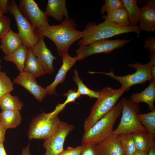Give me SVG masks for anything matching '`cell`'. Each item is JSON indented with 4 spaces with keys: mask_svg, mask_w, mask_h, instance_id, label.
Listing matches in <instances>:
<instances>
[{
    "mask_svg": "<svg viewBox=\"0 0 155 155\" xmlns=\"http://www.w3.org/2000/svg\"><path fill=\"white\" fill-rule=\"evenodd\" d=\"M127 13L130 25L137 26L140 10L135 0H122Z\"/></svg>",
    "mask_w": 155,
    "mask_h": 155,
    "instance_id": "26",
    "label": "cell"
},
{
    "mask_svg": "<svg viewBox=\"0 0 155 155\" xmlns=\"http://www.w3.org/2000/svg\"><path fill=\"white\" fill-rule=\"evenodd\" d=\"M61 57L62 65L56 74L54 81L45 87L47 94L49 95L57 94L55 91L56 87L59 84L64 82L67 72L77 61L76 57H71L68 53L63 55Z\"/></svg>",
    "mask_w": 155,
    "mask_h": 155,
    "instance_id": "15",
    "label": "cell"
},
{
    "mask_svg": "<svg viewBox=\"0 0 155 155\" xmlns=\"http://www.w3.org/2000/svg\"><path fill=\"white\" fill-rule=\"evenodd\" d=\"M28 49L23 44L12 53L5 55L3 59L6 61L14 63L20 72L24 71Z\"/></svg>",
    "mask_w": 155,
    "mask_h": 155,
    "instance_id": "22",
    "label": "cell"
},
{
    "mask_svg": "<svg viewBox=\"0 0 155 155\" xmlns=\"http://www.w3.org/2000/svg\"><path fill=\"white\" fill-rule=\"evenodd\" d=\"M23 71L31 74L36 78L48 73L31 49L28 50Z\"/></svg>",
    "mask_w": 155,
    "mask_h": 155,
    "instance_id": "19",
    "label": "cell"
},
{
    "mask_svg": "<svg viewBox=\"0 0 155 155\" xmlns=\"http://www.w3.org/2000/svg\"><path fill=\"white\" fill-rule=\"evenodd\" d=\"M139 22L141 30L148 32L155 31V0L148 1L146 4L140 8Z\"/></svg>",
    "mask_w": 155,
    "mask_h": 155,
    "instance_id": "14",
    "label": "cell"
},
{
    "mask_svg": "<svg viewBox=\"0 0 155 155\" xmlns=\"http://www.w3.org/2000/svg\"><path fill=\"white\" fill-rule=\"evenodd\" d=\"M44 38V36H41L31 50L39 60L47 73L51 74L54 71L53 61L57 58L52 55L46 46Z\"/></svg>",
    "mask_w": 155,
    "mask_h": 155,
    "instance_id": "13",
    "label": "cell"
},
{
    "mask_svg": "<svg viewBox=\"0 0 155 155\" xmlns=\"http://www.w3.org/2000/svg\"><path fill=\"white\" fill-rule=\"evenodd\" d=\"M58 115L52 112L42 113L35 117L30 123L28 133V139L45 140L49 137L61 124Z\"/></svg>",
    "mask_w": 155,
    "mask_h": 155,
    "instance_id": "7",
    "label": "cell"
},
{
    "mask_svg": "<svg viewBox=\"0 0 155 155\" xmlns=\"http://www.w3.org/2000/svg\"><path fill=\"white\" fill-rule=\"evenodd\" d=\"M11 20L7 16H0V39L3 38L11 29Z\"/></svg>",
    "mask_w": 155,
    "mask_h": 155,
    "instance_id": "33",
    "label": "cell"
},
{
    "mask_svg": "<svg viewBox=\"0 0 155 155\" xmlns=\"http://www.w3.org/2000/svg\"><path fill=\"white\" fill-rule=\"evenodd\" d=\"M107 13L106 15L102 16L103 19L123 26L130 25L127 13L124 7L109 11Z\"/></svg>",
    "mask_w": 155,
    "mask_h": 155,
    "instance_id": "24",
    "label": "cell"
},
{
    "mask_svg": "<svg viewBox=\"0 0 155 155\" xmlns=\"http://www.w3.org/2000/svg\"><path fill=\"white\" fill-rule=\"evenodd\" d=\"M8 12L14 17L22 44L31 49L42 36L21 13L15 1H9Z\"/></svg>",
    "mask_w": 155,
    "mask_h": 155,
    "instance_id": "8",
    "label": "cell"
},
{
    "mask_svg": "<svg viewBox=\"0 0 155 155\" xmlns=\"http://www.w3.org/2000/svg\"><path fill=\"white\" fill-rule=\"evenodd\" d=\"M7 130L0 122V143H3L5 140V135Z\"/></svg>",
    "mask_w": 155,
    "mask_h": 155,
    "instance_id": "37",
    "label": "cell"
},
{
    "mask_svg": "<svg viewBox=\"0 0 155 155\" xmlns=\"http://www.w3.org/2000/svg\"><path fill=\"white\" fill-rule=\"evenodd\" d=\"M127 91L121 88L114 89L110 86L104 87L100 91V96L92 108L84 125V132L107 114L114 107L120 97Z\"/></svg>",
    "mask_w": 155,
    "mask_h": 155,
    "instance_id": "3",
    "label": "cell"
},
{
    "mask_svg": "<svg viewBox=\"0 0 155 155\" xmlns=\"http://www.w3.org/2000/svg\"><path fill=\"white\" fill-rule=\"evenodd\" d=\"M23 103L18 96L7 94L0 98V108L3 110L18 111L22 110Z\"/></svg>",
    "mask_w": 155,
    "mask_h": 155,
    "instance_id": "25",
    "label": "cell"
},
{
    "mask_svg": "<svg viewBox=\"0 0 155 155\" xmlns=\"http://www.w3.org/2000/svg\"><path fill=\"white\" fill-rule=\"evenodd\" d=\"M148 152L147 155H155L154 148H150Z\"/></svg>",
    "mask_w": 155,
    "mask_h": 155,
    "instance_id": "43",
    "label": "cell"
},
{
    "mask_svg": "<svg viewBox=\"0 0 155 155\" xmlns=\"http://www.w3.org/2000/svg\"><path fill=\"white\" fill-rule=\"evenodd\" d=\"M13 83L22 86L39 102H42L48 94L46 88L39 85L36 78L27 72L24 71L20 72L13 79Z\"/></svg>",
    "mask_w": 155,
    "mask_h": 155,
    "instance_id": "12",
    "label": "cell"
},
{
    "mask_svg": "<svg viewBox=\"0 0 155 155\" xmlns=\"http://www.w3.org/2000/svg\"><path fill=\"white\" fill-rule=\"evenodd\" d=\"M99 155H125L117 135L112 134L96 145Z\"/></svg>",
    "mask_w": 155,
    "mask_h": 155,
    "instance_id": "16",
    "label": "cell"
},
{
    "mask_svg": "<svg viewBox=\"0 0 155 155\" xmlns=\"http://www.w3.org/2000/svg\"><path fill=\"white\" fill-rule=\"evenodd\" d=\"M141 30L139 26H123L107 20L98 24L90 23L82 31V37L79 41L78 44L80 46H85L98 40L130 32L136 33L139 36Z\"/></svg>",
    "mask_w": 155,
    "mask_h": 155,
    "instance_id": "2",
    "label": "cell"
},
{
    "mask_svg": "<svg viewBox=\"0 0 155 155\" xmlns=\"http://www.w3.org/2000/svg\"><path fill=\"white\" fill-rule=\"evenodd\" d=\"M74 128L73 125L62 121L55 131L43 142V146L46 150L44 155H59L64 150L67 136Z\"/></svg>",
    "mask_w": 155,
    "mask_h": 155,
    "instance_id": "10",
    "label": "cell"
},
{
    "mask_svg": "<svg viewBox=\"0 0 155 155\" xmlns=\"http://www.w3.org/2000/svg\"><path fill=\"white\" fill-rule=\"evenodd\" d=\"M0 113H1V112H0Z\"/></svg>",
    "mask_w": 155,
    "mask_h": 155,
    "instance_id": "47",
    "label": "cell"
},
{
    "mask_svg": "<svg viewBox=\"0 0 155 155\" xmlns=\"http://www.w3.org/2000/svg\"><path fill=\"white\" fill-rule=\"evenodd\" d=\"M0 155H7L4 148L3 143H0Z\"/></svg>",
    "mask_w": 155,
    "mask_h": 155,
    "instance_id": "40",
    "label": "cell"
},
{
    "mask_svg": "<svg viewBox=\"0 0 155 155\" xmlns=\"http://www.w3.org/2000/svg\"><path fill=\"white\" fill-rule=\"evenodd\" d=\"M137 151L148 152L150 148H155L154 138L147 131L131 133Z\"/></svg>",
    "mask_w": 155,
    "mask_h": 155,
    "instance_id": "20",
    "label": "cell"
},
{
    "mask_svg": "<svg viewBox=\"0 0 155 155\" xmlns=\"http://www.w3.org/2000/svg\"><path fill=\"white\" fill-rule=\"evenodd\" d=\"M130 99L137 104L140 102L145 103L148 104L150 110L151 111L155 110L154 102L155 100V80L150 81L148 86L142 92L133 94Z\"/></svg>",
    "mask_w": 155,
    "mask_h": 155,
    "instance_id": "18",
    "label": "cell"
},
{
    "mask_svg": "<svg viewBox=\"0 0 155 155\" xmlns=\"http://www.w3.org/2000/svg\"><path fill=\"white\" fill-rule=\"evenodd\" d=\"M122 110V104L120 100L109 112L84 132L82 142L97 144L112 134L114 125L121 114Z\"/></svg>",
    "mask_w": 155,
    "mask_h": 155,
    "instance_id": "4",
    "label": "cell"
},
{
    "mask_svg": "<svg viewBox=\"0 0 155 155\" xmlns=\"http://www.w3.org/2000/svg\"><path fill=\"white\" fill-rule=\"evenodd\" d=\"M2 63V61L1 59L0 58V63Z\"/></svg>",
    "mask_w": 155,
    "mask_h": 155,
    "instance_id": "45",
    "label": "cell"
},
{
    "mask_svg": "<svg viewBox=\"0 0 155 155\" xmlns=\"http://www.w3.org/2000/svg\"><path fill=\"white\" fill-rule=\"evenodd\" d=\"M131 40L102 39L95 41L85 46H80L75 51L77 61H82L91 55L104 53L108 54L115 49L124 46Z\"/></svg>",
    "mask_w": 155,
    "mask_h": 155,
    "instance_id": "9",
    "label": "cell"
},
{
    "mask_svg": "<svg viewBox=\"0 0 155 155\" xmlns=\"http://www.w3.org/2000/svg\"><path fill=\"white\" fill-rule=\"evenodd\" d=\"M12 82L6 73L0 71V98L13 90Z\"/></svg>",
    "mask_w": 155,
    "mask_h": 155,
    "instance_id": "31",
    "label": "cell"
},
{
    "mask_svg": "<svg viewBox=\"0 0 155 155\" xmlns=\"http://www.w3.org/2000/svg\"><path fill=\"white\" fill-rule=\"evenodd\" d=\"M18 8L31 25L37 29L49 24L47 16L34 0H20Z\"/></svg>",
    "mask_w": 155,
    "mask_h": 155,
    "instance_id": "11",
    "label": "cell"
},
{
    "mask_svg": "<svg viewBox=\"0 0 155 155\" xmlns=\"http://www.w3.org/2000/svg\"><path fill=\"white\" fill-rule=\"evenodd\" d=\"M22 120L20 111L3 110L0 113V122L7 129L16 128Z\"/></svg>",
    "mask_w": 155,
    "mask_h": 155,
    "instance_id": "23",
    "label": "cell"
},
{
    "mask_svg": "<svg viewBox=\"0 0 155 155\" xmlns=\"http://www.w3.org/2000/svg\"><path fill=\"white\" fill-rule=\"evenodd\" d=\"M144 47L150 53V55H155V37L150 36L144 40Z\"/></svg>",
    "mask_w": 155,
    "mask_h": 155,
    "instance_id": "35",
    "label": "cell"
},
{
    "mask_svg": "<svg viewBox=\"0 0 155 155\" xmlns=\"http://www.w3.org/2000/svg\"><path fill=\"white\" fill-rule=\"evenodd\" d=\"M8 1L7 0H0V7L4 13H8Z\"/></svg>",
    "mask_w": 155,
    "mask_h": 155,
    "instance_id": "38",
    "label": "cell"
},
{
    "mask_svg": "<svg viewBox=\"0 0 155 155\" xmlns=\"http://www.w3.org/2000/svg\"><path fill=\"white\" fill-rule=\"evenodd\" d=\"M82 150L81 146L75 148L69 147L64 150L59 155H80Z\"/></svg>",
    "mask_w": 155,
    "mask_h": 155,
    "instance_id": "36",
    "label": "cell"
},
{
    "mask_svg": "<svg viewBox=\"0 0 155 155\" xmlns=\"http://www.w3.org/2000/svg\"><path fill=\"white\" fill-rule=\"evenodd\" d=\"M151 75L152 80H155V65L153 66L151 70Z\"/></svg>",
    "mask_w": 155,
    "mask_h": 155,
    "instance_id": "41",
    "label": "cell"
},
{
    "mask_svg": "<svg viewBox=\"0 0 155 155\" xmlns=\"http://www.w3.org/2000/svg\"><path fill=\"white\" fill-rule=\"evenodd\" d=\"M148 152L136 151L133 155H147Z\"/></svg>",
    "mask_w": 155,
    "mask_h": 155,
    "instance_id": "42",
    "label": "cell"
},
{
    "mask_svg": "<svg viewBox=\"0 0 155 155\" xmlns=\"http://www.w3.org/2000/svg\"><path fill=\"white\" fill-rule=\"evenodd\" d=\"M1 42L0 49L5 55L11 53L22 44L18 34L11 29L1 39Z\"/></svg>",
    "mask_w": 155,
    "mask_h": 155,
    "instance_id": "21",
    "label": "cell"
},
{
    "mask_svg": "<svg viewBox=\"0 0 155 155\" xmlns=\"http://www.w3.org/2000/svg\"><path fill=\"white\" fill-rule=\"evenodd\" d=\"M3 13L1 8L0 7V16L3 15Z\"/></svg>",
    "mask_w": 155,
    "mask_h": 155,
    "instance_id": "44",
    "label": "cell"
},
{
    "mask_svg": "<svg viewBox=\"0 0 155 155\" xmlns=\"http://www.w3.org/2000/svg\"><path fill=\"white\" fill-rule=\"evenodd\" d=\"M45 12L57 22H61L63 17H69L65 0H48Z\"/></svg>",
    "mask_w": 155,
    "mask_h": 155,
    "instance_id": "17",
    "label": "cell"
},
{
    "mask_svg": "<svg viewBox=\"0 0 155 155\" xmlns=\"http://www.w3.org/2000/svg\"><path fill=\"white\" fill-rule=\"evenodd\" d=\"M30 144L23 148L21 155H31L30 150Z\"/></svg>",
    "mask_w": 155,
    "mask_h": 155,
    "instance_id": "39",
    "label": "cell"
},
{
    "mask_svg": "<svg viewBox=\"0 0 155 155\" xmlns=\"http://www.w3.org/2000/svg\"><path fill=\"white\" fill-rule=\"evenodd\" d=\"M125 155H133L136 151L131 133H125L117 135Z\"/></svg>",
    "mask_w": 155,
    "mask_h": 155,
    "instance_id": "29",
    "label": "cell"
},
{
    "mask_svg": "<svg viewBox=\"0 0 155 155\" xmlns=\"http://www.w3.org/2000/svg\"><path fill=\"white\" fill-rule=\"evenodd\" d=\"M137 117L142 124L148 133L155 138V110L144 114H137Z\"/></svg>",
    "mask_w": 155,
    "mask_h": 155,
    "instance_id": "27",
    "label": "cell"
},
{
    "mask_svg": "<svg viewBox=\"0 0 155 155\" xmlns=\"http://www.w3.org/2000/svg\"><path fill=\"white\" fill-rule=\"evenodd\" d=\"M104 4L102 7L100 11L103 14L116 9L124 7L123 2L121 0H104Z\"/></svg>",
    "mask_w": 155,
    "mask_h": 155,
    "instance_id": "32",
    "label": "cell"
},
{
    "mask_svg": "<svg viewBox=\"0 0 155 155\" xmlns=\"http://www.w3.org/2000/svg\"><path fill=\"white\" fill-rule=\"evenodd\" d=\"M37 29L42 36L47 37L54 42L57 54L61 57L68 53L71 45L81 39L83 36V31L77 29L76 24L69 17L65 18L59 25L49 24Z\"/></svg>",
    "mask_w": 155,
    "mask_h": 155,
    "instance_id": "1",
    "label": "cell"
},
{
    "mask_svg": "<svg viewBox=\"0 0 155 155\" xmlns=\"http://www.w3.org/2000/svg\"><path fill=\"white\" fill-rule=\"evenodd\" d=\"M73 72L74 76L73 79L78 86V92L81 95H86L90 98L97 99L100 96V91L90 89L86 86L79 77L78 71L76 69L73 70Z\"/></svg>",
    "mask_w": 155,
    "mask_h": 155,
    "instance_id": "28",
    "label": "cell"
},
{
    "mask_svg": "<svg viewBox=\"0 0 155 155\" xmlns=\"http://www.w3.org/2000/svg\"><path fill=\"white\" fill-rule=\"evenodd\" d=\"M63 96L66 97V100L63 103L58 104L52 112L56 115H58L64 108L67 104L71 102H75L76 99L80 97L81 95L74 90H69L67 92L64 93Z\"/></svg>",
    "mask_w": 155,
    "mask_h": 155,
    "instance_id": "30",
    "label": "cell"
},
{
    "mask_svg": "<svg viewBox=\"0 0 155 155\" xmlns=\"http://www.w3.org/2000/svg\"><path fill=\"white\" fill-rule=\"evenodd\" d=\"M121 101L122 104L121 117L119 125L112 134L117 135L123 133L146 131L137 117L140 112L139 104L124 97Z\"/></svg>",
    "mask_w": 155,
    "mask_h": 155,
    "instance_id": "5",
    "label": "cell"
},
{
    "mask_svg": "<svg viewBox=\"0 0 155 155\" xmlns=\"http://www.w3.org/2000/svg\"><path fill=\"white\" fill-rule=\"evenodd\" d=\"M1 65H0V71H1Z\"/></svg>",
    "mask_w": 155,
    "mask_h": 155,
    "instance_id": "46",
    "label": "cell"
},
{
    "mask_svg": "<svg viewBox=\"0 0 155 155\" xmlns=\"http://www.w3.org/2000/svg\"><path fill=\"white\" fill-rule=\"evenodd\" d=\"M96 145L90 142L82 143L80 155H99L96 148Z\"/></svg>",
    "mask_w": 155,
    "mask_h": 155,
    "instance_id": "34",
    "label": "cell"
},
{
    "mask_svg": "<svg viewBox=\"0 0 155 155\" xmlns=\"http://www.w3.org/2000/svg\"><path fill=\"white\" fill-rule=\"evenodd\" d=\"M129 66L134 69L136 71L133 73L123 76L115 75L112 71L109 72L89 71L91 74L100 73L103 74L119 82L121 85L120 88L128 90L133 86L145 83L147 81H151L152 78L151 70L153 66H154L150 61L146 64H142L137 62L133 64L127 63Z\"/></svg>",
    "mask_w": 155,
    "mask_h": 155,
    "instance_id": "6",
    "label": "cell"
}]
</instances>
